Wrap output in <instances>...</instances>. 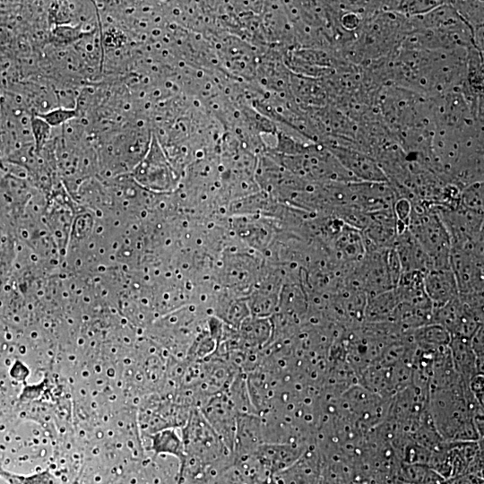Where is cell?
Returning a JSON list of instances; mask_svg holds the SVG:
<instances>
[{
    "label": "cell",
    "instance_id": "6da1fadb",
    "mask_svg": "<svg viewBox=\"0 0 484 484\" xmlns=\"http://www.w3.org/2000/svg\"><path fill=\"white\" fill-rule=\"evenodd\" d=\"M407 229L430 258L432 269L450 267V238L436 206L412 203Z\"/></svg>",
    "mask_w": 484,
    "mask_h": 484
},
{
    "label": "cell",
    "instance_id": "7a4b0ae2",
    "mask_svg": "<svg viewBox=\"0 0 484 484\" xmlns=\"http://www.w3.org/2000/svg\"><path fill=\"white\" fill-rule=\"evenodd\" d=\"M449 262L459 293H483V238L451 246Z\"/></svg>",
    "mask_w": 484,
    "mask_h": 484
},
{
    "label": "cell",
    "instance_id": "3957f363",
    "mask_svg": "<svg viewBox=\"0 0 484 484\" xmlns=\"http://www.w3.org/2000/svg\"><path fill=\"white\" fill-rule=\"evenodd\" d=\"M134 176L141 185L154 191H169L177 182L175 171L155 138L146 155L134 169Z\"/></svg>",
    "mask_w": 484,
    "mask_h": 484
},
{
    "label": "cell",
    "instance_id": "277c9868",
    "mask_svg": "<svg viewBox=\"0 0 484 484\" xmlns=\"http://www.w3.org/2000/svg\"><path fill=\"white\" fill-rule=\"evenodd\" d=\"M228 448H234L237 428L236 409L229 396L213 393L199 410Z\"/></svg>",
    "mask_w": 484,
    "mask_h": 484
},
{
    "label": "cell",
    "instance_id": "5b68a950",
    "mask_svg": "<svg viewBox=\"0 0 484 484\" xmlns=\"http://www.w3.org/2000/svg\"><path fill=\"white\" fill-rule=\"evenodd\" d=\"M330 151L341 165L359 182L387 183L377 161L353 147L332 146Z\"/></svg>",
    "mask_w": 484,
    "mask_h": 484
},
{
    "label": "cell",
    "instance_id": "8992f818",
    "mask_svg": "<svg viewBox=\"0 0 484 484\" xmlns=\"http://www.w3.org/2000/svg\"><path fill=\"white\" fill-rule=\"evenodd\" d=\"M425 292L433 308L442 307L459 295V289L450 267L435 268L423 276Z\"/></svg>",
    "mask_w": 484,
    "mask_h": 484
},
{
    "label": "cell",
    "instance_id": "52a82bcc",
    "mask_svg": "<svg viewBox=\"0 0 484 484\" xmlns=\"http://www.w3.org/2000/svg\"><path fill=\"white\" fill-rule=\"evenodd\" d=\"M393 247L397 255L402 273L419 272L424 274L432 269L430 258L408 229L397 235Z\"/></svg>",
    "mask_w": 484,
    "mask_h": 484
},
{
    "label": "cell",
    "instance_id": "ba28073f",
    "mask_svg": "<svg viewBox=\"0 0 484 484\" xmlns=\"http://www.w3.org/2000/svg\"><path fill=\"white\" fill-rule=\"evenodd\" d=\"M335 255L342 263L358 264L366 254V244L359 229L343 222L333 236Z\"/></svg>",
    "mask_w": 484,
    "mask_h": 484
},
{
    "label": "cell",
    "instance_id": "9c48e42d",
    "mask_svg": "<svg viewBox=\"0 0 484 484\" xmlns=\"http://www.w3.org/2000/svg\"><path fill=\"white\" fill-rule=\"evenodd\" d=\"M151 448L156 453H169L178 457H186L183 439L174 428H166L150 435Z\"/></svg>",
    "mask_w": 484,
    "mask_h": 484
},
{
    "label": "cell",
    "instance_id": "30bf717a",
    "mask_svg": "<svg viewBox=\"0 0 484 484\" xmlns=\"http://www.w3.org/2000/svg\"><path fill=\"white\" fill-rule=\"evenodd\" d=\"M460 207L483 214V183L476 182L463 188L459 195Z\"/></svg>",
    "mask_w": 484,
    "mask_h": 484
},
{
    "label": "cell",
    "instance_id": "8fae6325",
    "mask_svg": "<svg viewBox=\"0 0 484 484\" xmlns=\"http://www.w3.org/2000/svg\"><path fill=\"white\" fill-rule=\"evenodd\" d=\"M453 6L468 26H477V30L482 28V2H457V4H453Z\"/></svg>",
    "mask_w": 484,
    "mask_h": 484
},
{
    "label": "cell",
    "instance_id": "7c38bea8",
    "mask_svg": "<svg viewBox=\"0 0 484 484\" xmlns=\"http://www.w3.org/2000/svg\"><path fill=\"white\" fill-rule=\"evenodd\" d=\"M35 116L43 119L49 126L57 127L77 117L78 112L74 108L58 107Z\"/></svg>",
    "mask_w": 484,
    "mask_h": 484
},
{
    "label": "cell",
    "instance_id": "4fadbf2b",
    "mask_svg": "<svg viewBox=\"0 0 484 484\" xmlns=\"http://www.w3.org/2000/svg\"><path fill=\"white\" fill-rule=\"evenodd\" d=\"M4 66V62H3V57L0 55V70H2Z\"/></svg>",
    "mask_w": 484,
    "mask_h": 484
}]
</instances>
